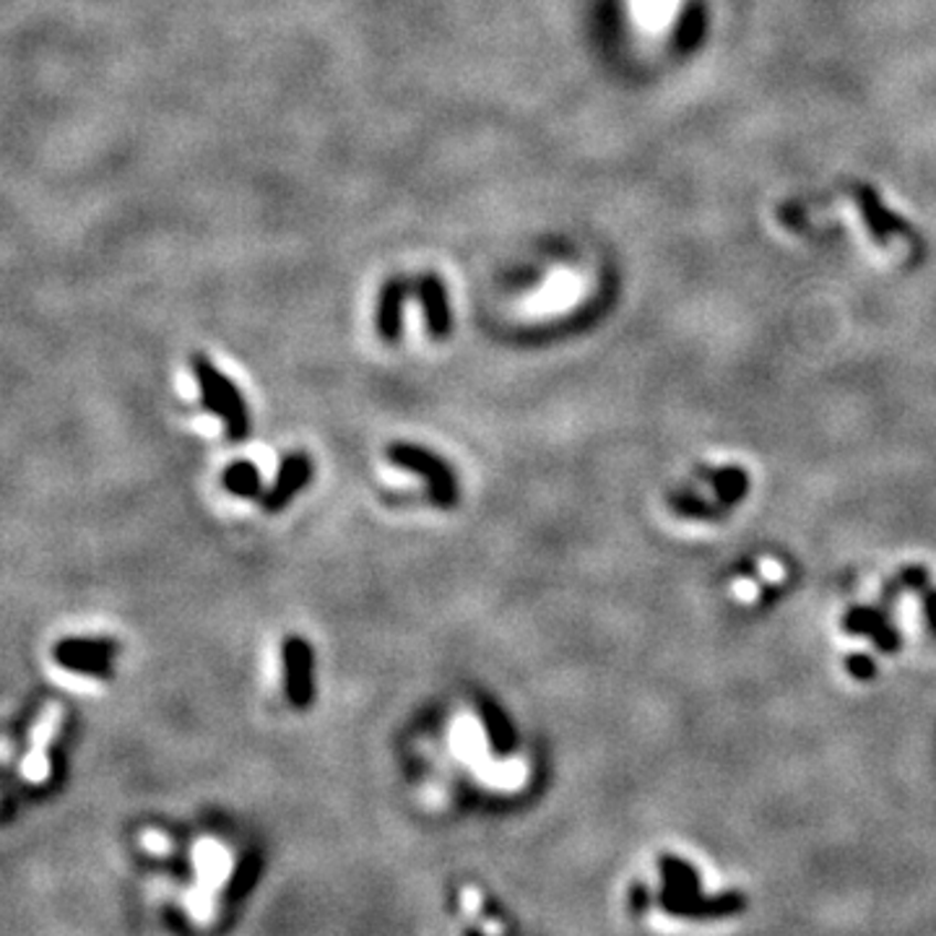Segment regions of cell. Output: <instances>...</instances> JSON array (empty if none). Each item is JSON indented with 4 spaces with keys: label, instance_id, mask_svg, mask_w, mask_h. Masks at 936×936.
<instances>
[{
    "label": "cell",
    "instance_id": "6da1fadb",
    "mask_svg": "<svg viewBox=\"0 0 936 936\" xmlns=\"http://www.w3.org/2000/svg\"><path fill=\"white\" fill-rule=\"evenodd\" d=\"M190 370H193L195 383H199L203 408L222 419L230 440L243 443L245 437L251 435L253 422L251 408H247V401L237 383H234L230 375H224V372L203 354L190 357Z\"/></svg>",
    "mask_w": 936,
    "mask_h": 936
},
{
    "label": "cell",
    "instance_id": "7a4b0ae2",
    "mask_svg": "<svg viewBox=\"0 0 936 936\" xmlns=\"http://www.w3.org/2000/svg\"><path fill=\"white\" fill-rule=\"evenodd\" d=\"M663 876V890L658 903L663 911L674 913V916H723V913H734L744 908V901L731 892V895H721L715 901H705L700 897L698 887V872L684 861L674 859V855H661L658 861Z\"/></svg>",
    "mask_w": 936,
    "mask_h": 936
},
{
    "label": "cell",
    "instance_id": "3957f363",
    "mask_svg": "<svg viewBox=\"0 0 936 936\" xmlns=\"http://www.w3.org/2000/svg\"><path fill=\"white\" fill-rule=\"evenodd\" d=\"M387 460H391L393 466L406 468V471L419 474L424 479V485H427L429 500L437 508L450 510L458 504V481L456 474H453V468L445 464V460L437 456V453L422 448V445L416 443H391L385 450Z\"/></svg>",
    "mask_w": 936,
    "mask_h": 936
},
{
    "label": "cell",
    "instance_id": "277c9868",
    "mask_svg": "<svg viewBox=\"0 0 936 936\" xmlns=\"http://www.w3.org/2000/svg\"><path fill=\"white\" fill-rule=\"evenodd\" d=\"M284 694L297 711H307L316 702V650L302 635H289L281 646Z\"/></svg>",
    "mask_w": 936,
    "mask_h": 936
},
{
    "label": "cell",
    "instance_id": "5b68a950",
    "mask_svg": "<svg viewBox=\"0 0 936 936\" xmlns=\"http://www.w3.org/2000/svg\"><path fill=\"white\" fill-rule=\"evenodd\" d=\"M414 297L419 299L424 312V326L433 341H448L453 333V307L448 284L435 270H424V274L412 279Z\"/></svg>",
    "mask_w": 936,
    "mask_h": 936
},
{
    "label": "cell",
    "instance_id": "8992f818",
    "mask_svg": "<svg viewBox=\"0 0 936 936\" xmlns=\"http://www.w3.org/2000/svg\"><path fill=\"white\" fill-rule=\"evenodd\" d=\"M117 653L115 640L102 638H73L57 642L55 661L71 671H82V674L107 679L113 677V656Z\"/></svg>",
    "mask_w": 936,
    "mask_h": 936
},
{
    "label": "cell",
    "instance_id": "52a82bcc",
    "mask_svg": "<svg viewBox=\"0 0 936 936\" xmlns=\"http://www.w3.org/2000/svg\"><path fill=\"white\" fill-rule=\"evenodd\" d=\"M312 474H316V464H312V458L307 456V453L297 450L284 456L274 485L260 497V508L266 510V513H281V510L291 504V500L310 485Z\"/></svg>",
    "mask_w": 936,
    "mask_h": 936
},
{
    "label": "cell",
    "instance_id": "ba28073f",
    "mask_svg": "<svg viewBox=\"0 0 936 936\" xmlns=\"http://www.w3.org/2000/svg\"><path fill=\"white\" fill-rule=\"evenodd\" d=\"M414 295V284L406 276H391L377 295L375 307V331L383 343H398L404 333L406 302Z\"/></svg>",
    "mask_w": 936,
    "mask_h": 936
},
{
    "label": "cell",
    "instance_id": "9c48e42d",
    "mask_svg": "<svg viewBox=\"0 0 936 936\" xmlns=\"http://www.w3.org/2000/svg\"><path fill=\"white\" fill-rule=\"evenodd\" d=\"M853 195H855V203H859V209H861V216H864L869 232H872V237L876 240V243H887L890 237H905L908 243L921 245L918 234L911 230V224L903 222L901 216H895L892 211L884 209V203L880 201V195H876L874 188L855 185Z\"/></svg>",
    "mask_w": 936,
    "mask_h": 936
},
{
    "label": "cell",
    "instance_id": "30bf717a",
    "mask_svg": "<svg viewBox=\"0 0 936 936\" xmlns=\"http://www.w3.org/2000/svg\"><path fill=\"white\" fill-rule=\"evenodd\" d=\"M63 723V711L61 705H47L40 713L32 736V749L24 759V775L29 780H45L50 770V747H53V738Z\"/></svg>",
    "mask_w": 936,
    "mask_h": 936
},
{
    "label": "cell",
    "instance_id": "8fae6325",
    "mask_svg": "<svg viewBox=\"0 0 936 936\" xmlns=\"http://www.w3.org/2000/svg\"><path fill=\"white\" fill-rule=\"evenodd\" d=\"M477 713L481 719V726H485V736L489 742V749H492V755L500 759L513 755L518 747V731L500 702L489 698V694H479Z\"/></svg>",
    "mask_w": 936,
    "mask_h": 936
},
{
    "label": "cell",
    "instance_id": "7c38bea8",
    "mask_svg": "<svg viewBox=\"0 0 936 936\" xmlns=\"http://www.w3.org/2000/svg\"><path fill=\"white\" fill-rule=\"evenodd\" d=\"M845 630L872 635V638L880 642V648H884V650H897V642H901L897 632L892 630V627L884 625L882 614L874 611V609H853L845 617Z\"/></svg>",
    "mask_w": 936,
    "mask_h": 936
},
{
    "label": "cell",
    "instance_id": "4fadbf2b",
    "mask_svg": "<svg viewBox=\"0 0 936 936\" xmlns=\"http://www.w3.org/2000/svg\"><path fill=\"white\" fill-rule=\"evenodd\" d=\"M222 485L230 494L243 497V500H255L260 497V471L253 460H234L224 468Z\"/></svg>",
    "mask_w": 936,
    "mask_h": 936
},
{
    "label": "cell",
    "instance_id": "5bb4252c",
    "mask_svg": "<svg viewBox=\"0 0 936 936\" xmlns=\"http://www.w3.org/2000/svg\"><path fill=\"white\" fill-rule=\"evenodd\" d=\"M260 872H263L260 855L258 853H245L243 859L237 861V866H234L230 882H226L224 901L237 903V901H243L245 895H251V890L255 887V882H258Z\"/></svg>",
    "mask_w": 936,
    "mask_h": 936
},
{
    "label": "cell",
    "instance_id": "9a60e30c",
    "mask_svg": "<svg viewBox=\"0 0 936 936\" xmlns=\"http://www.w3.org/2000/svg\"><path fill=\"white\" fill-rule=\"evenodd\" d=\"M713 487L719 489L721 500L723 502H736L738 497L747 492V479H744L742 471H736V468H726V471H715L711 474Z\"/></svg>",
    "mask_w": 936,
    "mask_h": 936
},
{
    "label": "cell",
    "instance_id": "2e32d148",
    "mask_svg": "<svg viewBox=\"0 0 936 936\" xmlns=\"http://www.w3.org/2000/svg\"><path fill=\"white\" fill-rule=\"evenodd\" d=\"M848 671H851L853 677H859V679H869V677H874V663L869 661V658H864V656H853V658H848Z\"/></svg>",
    "mask_w": 936,
    "mask_h": 936
},
{
    "label": "cell",
    "instance_id": "e0dca14e",
    "mask_svg": "<svg viewBox=\"0 0 936 936\" xmlns=\"http://www.w3.org/2000/svg\"><path fill=\"white\" fill-rule=\"evenodd\" d=\"M650 897H648V887H642V884H635L632 895H630V908L632 913H642L648 908Z\"/></svg>",
    "mask_w": 936,
    "mask_h": 936
}]
</instances>
